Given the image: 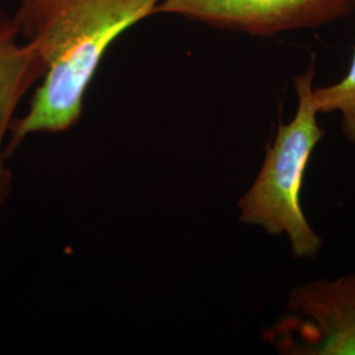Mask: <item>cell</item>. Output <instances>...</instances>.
Returning a JSON list of instances; mask_svg holds the SVG:
<instances>
[{
    "label": "cell",
    "instance_id": "6da1fadb",
    "mask_svg": "<svg viewBox=\"0 0 355 355\" xmlns=\"http://www.w3.org/2000/svg\"><path fill=\"white\" fill-rule=\"evenodd\" d=\"M161 0H20L13 20L46 71L28 114L13 120L6 155L28 135L73 127L107 49L128 28L158 11Z\"/></svg>",
    "mask_w": 355,
    "mask_h": 355
},
{
    "label": "cell",
    "instance_id": "7a4b0ae2",
    "mask_svg": "<svg viewBox=\"0 0 355 355\" xmlns=\"http://www.w3.org/2000/svg\"><path fill=\"white\" fill-rule=\"evenodd\" d=\"M315 73V64H311L295 79L299 99L296 114L291 123H280L258 177L240 200L242 223L261 225L272 236L286 233L296 258H312L321 248V240L306 221L300 204L306 165L325 136L318 125L313 101Z\"/></svg>",
    "mask_w": 355,
    "mask_h": 355
},
{
    "label": "cell",
    "instance_id": "3957f363",
    "mask_svg": "<svg viewBox=\"0 0 355 355\" xmlns=\"http://www.w3.org/2000/svg\"><path fill=\"white\" fill-rule=\"evenodd\" d=\"M267 341L290 355H355V275L296 287Z\"/></svg>",
    "mask_w": 355,
    "mask_h": 355
},
{
    "label": "cell",
    "instance_id": "277c9868",
    "mask_svg": "<svg viewBox=\"0 0 355 355\" xmlns=\"http://www.w3.org/2000/svg\"><path fill=\"white\" fill-rule=\"evenodd\" d=\"M355 0H161L158 11L255 36L316 28L354 12Z\"/></svg>",
    "mask_w": 355,
    "mask_h": 355
},
{
    "label": "cell",
    "instance_id": "5b68a950",
    "mask_svg": "<svg viewBox=\"0 0 355 355\" xmlns=\"http://www.w3.org/2000/svg\"><path fill=\"white\" fill-rule=\"evenodd\" d=\"M15 20L0 13V208L8 199L12 174L6 166L4 137L12 125L17 105L40 78L46 66L37 49L28 41H20Z\"/></svg>",
    "mask_w": 355,
    "mask_h": 355
},
{
    "label": "cell",
    "instance_id": "8992f818",
    "mask_svg": "<svg viewBox=\"0 0 355 355\" xmlns=\"http://www.w3.org/2000/svg\"><path fill=\"white\" fill-rule=\"evenodd\" d=\"M313 101L318 114L340 112L347 140L355 142V51L347 74L327 87H313Z\"/></svg>",
    "mask_w": 355,
    "mask_h": 355
}]
</instances>
